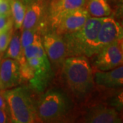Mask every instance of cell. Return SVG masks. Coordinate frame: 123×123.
I'll use <instances>...</instances> for the list:
<instances>
[{
  "instance_id": "ffe728a7",
  "label": "cell",
  "mask_w": 123,
  "mask_h": 123,
  "mask_svg": "<svg viewBox=\"0 0 123 123\" xmlns=\"http://www.w3.org/2000/svg\"><path fill=\"white\" fill-rule=\"evenodd\" d=\"M13 27L8 30L0 33V53H2L6 50L8 46L12 36L13 34Z\"/></svg>"
},
{
  "instance_id": "6da1fadb",
  "label": "cell",
  "mask_w": 123,
  "mask_h": 123,
  "mask_svg": "<svg viewBox=\"0 0 123 123\" xmlns=\"http://www.w3.org/2000/svg\"><path fill=\"white\" fill-rule=\"evenodd\" d=\"M62 79L67 94L75 103L85 104L96 90L94 71L84 56L66 57L62 64Z\"/></svg>"
},
{
  "instance_id": "ba28073f",
  "label": "cell",
  "mask_w": 123,
  "mask_h": 123,
  "mask_svg": "<svg viewBox=\"0 0 123 123\" xmlns=\"http://www.w3.org/2000/svg\"><path fill=\"white\" fill-rule=\"evenodd\" d=\"M41 38L44 51L50 63L56 66L62 65L67 57L66 44L63 37L55 31H49Z\"/></svg>"
},
{
  "instance_id": "9c48e42d",
  "label": "cell",
  "mask_w": 123,
  "mask_h": 123,
  "mask_svg": "<svg viewBox=\"0 0 123 123\" xmlns=\"http://www.w3.org/2000/svg\"><path fill=\"white\" fill-rule=\"evenodd\" d=\"M79 122L88 123H118L122 122L118 111L105 104H91Z\"/></svg>"
},
{
  "instance_id": "e0dca14e",
  "label": "cell",
  "mask_w": 123,
  "mask_h": 123,
  "mask_svg": "<svg viewBox=\"0 0 123 123\" xmlns=\"http://www.w3.org/2000/svg\"><path fill=\"white\" fill-rule=\"evenodd\" d=\"M11 8V14L13 18L15 30H20L22 26L25 14L26 6L21 0H8Z\"/></svg>"
},
{
  "instance_id": "2e32d148",
  "label": "cell",
  "mask_w": 123,
  "mask_h": 123,
  "mask_svg": "<svg viewBox=\"0 0 123 123\" xmlns=\"http://www.w3.org/2000/svg\"><path fill=\"white\" fill-rule=\"evenodd\" d=\"M4 57L12 58L18 62V63H21L25 60L23 54V49L21 44L20 36L14 31L6 49V53Z\"/></svg>"
},
{
  "instance_id": "44dd1931",
  "label": "cell",
  "mask_w": 123,
  "mask_h": 123,
  "mask_svg": "<svg viewBox=\"0 0 123 123\" xmlns=\"http://www.w3.org/2000/svg\"><path fill=\"white\" fill-rule=\"evenodd\" d=\"M13 27V18L10 15H0V33Z\"/></svg>"
},
{
  "instance_id": "3957f363",
  "label": "cell",
  "mask_w": 123,
  "mask_h": 123,
  "mask_svg": "<svg viewBox=\"0 0 123 123\" xmlns=\"http://www.w3.org/2000/svg\"><path fill=\"white\" fill-rule=\"evenodd\" d=\"M7 103L10 122L15 123H36L38 116L36 105L31 99L28 88L25 86L1 90Z\"/></svg>"
},
{
  "instance_id": "5bb4252c",
  "label": "cell",
  "mask_w": 123,
  "mask_h": 123,
  "mask_svg": "<svg viewBox=\"0 0 123 123\" xmlns=\"http://www.w3.org/2000/svg\"><path fill=\"white\" fill-rule=\"evenodd\" d=\"M86 3V0H51L49 11L51 26L63 14L83 7Z\"/></svg>"
},
{
  "instance_id": "7a4b0ae2",
  "label": "cell",
  "mask_w": 123,
  "mask_h": 123,
  "mask_svg": "<svg viewBox=\"0 0 123 123\" xmlns=\"http://www.w3.org/2000/svg\"><path fill=\"white\" fill-rule=\"evenodd\" d=\"M103 18V17H88L81 28L73 33L62 36L66 44L67 57H90L98 53L97 36Z\"/></svg>"
},
{
  "instance_id": "277c9868",
  "label": "cell",
  "mask_w": 123,
  "mask_h": 123,
  "mask_svg": "<svg viewBox=\"0 0 123 123\" xmlns=\"http://www.w3.org/2000/svg\"><path fill=\"white\" fill-rule=\"evenodd\" d=\"M70 100L65 93L59 90H49L40 97L36 105L38 118L44 123L66 119L71 111Z\"/></svg>"
},
{
  "instance_id": "8fae6325",
  "label": "cell",
  "mask_w": 123,
  "mask_h": 123,
  "mask_svg": "<svg viewBox=\"0 0 123 123\" xmlns=\"http://www.w3.org/2000/svg\"><path fill=\"white\" fill-rule=\"evenodd\" d=\"M123 38V27L111 17H103L97 36L98 52L105 46Z\"/></svg>"
},
{
  "instance_id": "5b68a950",
  "label": "cell",
  "mask_w": 123,
  "mask_h": 123,
  "mask_svg": "<svg viewBox=\"0 0 123 123\" xmlns=\"http://www.w3.org/2000/svg\"><path fill=\"white\" fill-rule=\"evenodd\" d=\"M21 80L28 82L31 88L43 91L51 77V66L47 56L33 57L19 63Z\"/></svg>"
},
{
  "instance_id": "cb8c5ba5",
  "label": "cell",
  "mask_w": 123,
  "mask_h": 123,
  "mask_svg": "<svg viewBox=\"0 0 123 123\" xmlns=\"http://www.w3.org/2000/svg\"><path fill=\"white\" fill-rule=\"evenodd\" d=\"M0 108L1 109H4V110H6L8 112V106H7V103L5 101L4 98L1 95V92H0Z\"/></svg>"
},
{
  "instance_id": "8992f818",
  "label": "cell",
  "mask_w": 123,
  "mask_h": 123,
  "mask_svg": "<svg viewBox=\"0 0 123 123\" xmlns=\"http://www.w3.org/2000/svg\"><path fill=\"white\" fill-rule=\"evenodd\" d=\"M96 55L94 63L96 70H110L123 65V38L105 46Z\"/></svg>"
},
{
  "instance_id": "ac0fdd59",
  "label": "cell",
  "mask_w": 123,
  "mask_h": 123,
  "mask_svg": "<svg viewBox=\"0 0 123 123\" xmlns=\"http://www.w3.org/2000/svg\"><path fill=\"white\" fill-rule=\"evenodd\" d=\"M23 54L25 58L27 60L33 57H45L47 54L42 43L41 37L38 38L30 45L23 49Z\"/></svg>"
},
{
  "instance_id": "7402d4cb",
  "label": "cell",
  "mask_w": 123,
  "mask_h": 123,
  "mask_svg": "<svg viewBox=\"0 0 123 123\" xmlns=\"http://www.w3.org/2000/svg\"><path fill=\"white\" fill-rule=\"evenodd\" d=\"M11 8L8 0H0V15H10Z\"/></svg>"
},
{
  "instance_id": "603a6c76",
  "label": "cell",
  "mask_w": 123,
  "mask_h": 123,
  "mask_svg": "<svg viewBox=\"0 0 123 123\" xmlns=\"http://www.w3.org/2000/svg\"><path fill=\"white\" fill-rule=\"evenodd\" d=\"M8 113V112L6 110L0 108V123H8V120H10Z\"/></svg>"
},
{
  "instance_id": "d4e9b609",
  "label": "cell",
  "mask_w": 123,
  "mask_h": 123,
  "mask_svg": "<svg viewBox=\"0 0 123 123\" xmlns=\"http://www.w3.org/2000/svg\"><path fill=\"white\" fill-rule=\"evenodd\" d=\"M21 1H22L23 3L24 4L26 5L27 4V3H28V2H29L30 1V0H21Z\"/></svg>"
},
{
  "instance_id": "4fadbf2b",
  "label": "cell",
  "mask_w": 123,
  "mask_h": 123,
  "mask_svg": "<svg viewBox=\"0 0 123 123\" xmlns=\"http://www.w3.org/2000/svg\"><path fill=\"white\" fill-rule=\"evenodd\" d=\"M44 6L43 0H30L25 5V14L21 29H39L40 30V25L44 17Z\"/></svg>"
},
{
  "instance_id": "d6986e66",
  "label": "cell",
  "mask_w": 123,
  "mask_h": 123,
  "mask_svg": "<svg viewBox=\"0 0 123 123\" xmlns=\"http://www.w3.org/2000/svg\"><path fill=\"white\" fill-rule=\"evenodd\" d=\"M41 37L39 29H26L22 30L21 36H20L21 44L23 49L30 45L38 38Z\"/></svg>"
},
{
  "instance_id": "9a60e30c",
  "label": "cell",
  "mask_w": 123,
  "mask_h": 123,
  "mask_svg": "<svg viewBox=\"0 0 123 123\" xmlns=\"http://www.w3.org/2000/svg\"><path fill=\"white\" fill-rule=\"evenodd\" d=\"M85 7L90 17H107L110 16L112 12L107 0H88Z\"/></svg>"
},
{
  "instance_id": "52a82bcc",
  "label": "cell",
  "mask_w": 123,
  "mask_h": 123,
  "mask_svg": "<svg viewBox=\"0 0 123 123\" xmlns=\"http://www.w3.org/2000/svg\"><path fill=\"white\" fill-rule=\"evenodd\" d=\"M88 17H90L84 6L63 14L52 26V28L59 35H66L81 28Z\"/></svg>"
},
{
  "instance_id": "30bf717a",
  "label": "cell",
  "mask_w": 123,
  "mask_h": 123,
  "mask_svg": "<svg viewBox=\"0 0 123 123\" xmlns=\"http://www.w3.org/2000/svg\"><path fill=\"white\" fill-rule=\"evenodd\" d=\"M18 62L4 57L0 62V90L18 86L21 81Z\"/></svg>"
},
{
  "instance_id": "7c38bea8",
  "label": "cell",
  "mask_w": 123,
  "mask_h": 123,
  "mask_svg": "<svg viewBox=\"0 0 123 123\" xmlns=\"http://www.w3.org/2000/svg\"><path fill=\"white\" fill-rule=\"evenodd\" d=\"M94 80L96 86L107 89L121 88L123 84V66H118L110 70H95Z\"/></svg>"
}]
</instances>
